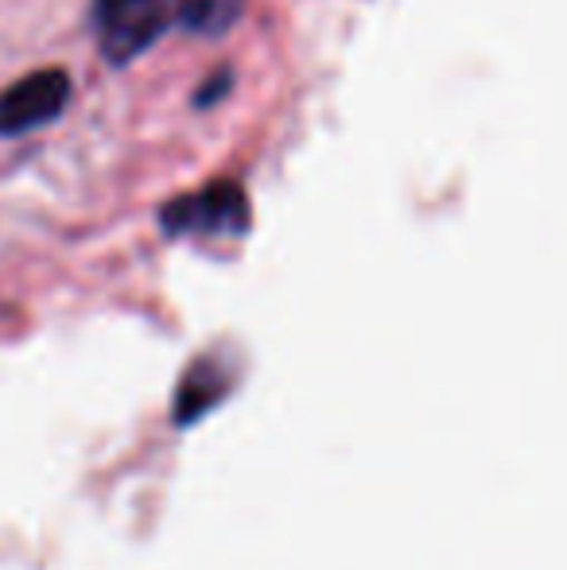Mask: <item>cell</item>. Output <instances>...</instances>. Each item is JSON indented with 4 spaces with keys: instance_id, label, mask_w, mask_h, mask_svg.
Segmentation results:
<instances>
[{
    "instance_id": "4",
    "label": "cell",
    "mask_w": 567,
    "mask_h": 570,
    "mask_svg": "<svg viewBox=\"0 0 567 570\" xmlns=\"http://www.w3.org/2000/svg\"><path fill=\"white\" fill-rule=\"evenodd\" d=\"M245 12V0H179L175 4V20L187 31L203 39L226 36Z\"/></svg>"
},
{
    "instance_id": "3",
    "label": "cell",
    "mask_w": 567,
    "mask_h": 570,
    "mask_svg": "<svg viewBox=\"0 0 567 570\" xmlns=\"http://www.w3.org/2000/svg\"><path fill=\"white\" fill-rule=\"evenodd\" d=\"M172 16H175V4H167V0H151V4L137 8V12L106 23V28H101V51H106V59L117 62V67L129 62V59H137V55H144L159 36H164V28L172 23Z\"/></svg>"
},
{
    "instance_id": "1",
    "label": "cell",
    "mask_w": 567,
    "mask_h": 570,
    "mask_svg": "<svg viewBox=\"0 0 567 570\" xmlns=\"http://www.w3.org/2000/svg\"><path fill=\"white\" fill-rule=\"evenodd\" d=\"M70 101V75L62 67H43L16 78L0 90V136H23L51 125Z\"/></svg>"
},
{
    "instance_id": "6",
    "label": "cell",
    "mask_w": 567,
    "mask_h": 570,
    "mask_svg": "<svg viewBox=\"0 0 567 570\" xmlns=\"http://www.w3.org/2000/svg\"><path fill=\"white\" fill-rule=\"evenodd\" d=\"M226 86H229V75H214L211 86L198 94V106H211V101H218V94H226Z\"/></svg>"
},
{
    "instance_id": "2",
    "label": "cell",
    "mask_w": 567,
    "mask_h": 570,
    "mask_svg": "<svg viewBox=\"0 0 567 570\" xmlns=\"http://www.w3.org/2000/svg\"><path fill=\"white\" fill-rule=\"evenodd\" d=\"M245 222H250V203L237 183H211L198 195L175 198L164 210V226L172 233H242Z\"/></svg>"
},
{
    "instance_id": "5",
    "label": "cell",
    "mask_w": 567,
    "mask_h": 570,
    "mask_svg": "<svg viewBox=\"0 0 567 570\" xmlns=\"http://www.w3.org/2000/svg\"><path fill=\"white\" fill-rule=\"evenodd\" d=\"M144 4H151V0H94V23H98V28H106V23L137 12V8H144Z\"/></svg>"
}]
</instances>
